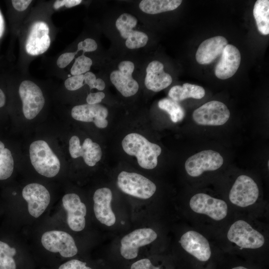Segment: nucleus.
<instances>
[{
    "instance_id": "dca6fc26",
    "label": "nucleus",
    "mask_w": 269,
    "mask_h": 269,
    "mask_svg": "<svg viewBox=\"0 0 269 269\" xmlns=\"http://www.w3.org/2000/svg\"><path fill=\"white\" fill-rule=\"evenodd\" d=\"M113 194L107 187L97 189L93 196L92 209L95 219L101 224L108 227L113 226L116 218L111 207Z\"/></svg>"
},
{
    "instance_id": "c9c22d12",
    "label": "nucleus",
    "mask_w": 269,
    "mask_h": 269,
    "mask_svg": "<svg viewBox=\"0 0 269 269\" xmlns=\"http://www.w3.org/2000/svg\"><path fill=\"white\" fill-rule=\"evenodd\" d=\"M98 47L97 42L92 38H87L78 44L77 53L80 50L83 51V54L85 52L95 51Z\"/></svg>"
},
{
    "instance_id": "a211bd4d",
    "label": "nucleus",
    "mask_w": 269,
    "mask_h": 269,
    "mask_svg": "<svg viewBox=\"0 0 269 269\" xmlns=\"http://www.w3.org/2000/svg\"><path fill=\"white\" fill-rule=\"evenodd\" d=\"M49 32V27L45 22L37 21L33 23L26 41V52L36 56L46 51L50 45Z\"/></svg>"
},
{
    "instance_id": "49530a36",
    "label": "nucleus",
    "mask_w": 269,
    "mask_h": 269,
    "mask_svg": "<svg viewBox=\"0 0 269 269\" xmlns=\"http://www.w3.org/2000/svg\"><path fill=\"white\" fill-rule=\"evenodd\" d=\"M2 217V211L0 207V218Z\"/></svg>"
},
{
    "instance_id": "5701e85b",
    "label": "nucleus",
    "mask_w": 269,
    "mask_h": 269,
    "mask_svg": "<svg viewBox=\"0 0 269 269\" xmlns=\"http://www.w3.org/2000/svg\"><path fill=\"white\" fill-rule=\"evenodd\" d=\"M205 94L204 89L200 86L186 83L183 85L173 86L168 92L170 99L176 101H181L187 98L201 99Z\"/></svg>"
},
{
    "instance_id": "f3484780",
    "label": "nucleus",
    "mask_w": 269,
    "mask_h": 269,
    "mask_svg": "<svg viewBox=\"0 0 269 269\" xmlns=\"http://www.w3.org/2000/svg\"><path fill=\"white\" fill-rule=\"evenodd\" d=\"M182 248L200 263L208 262L211 257V250L207 239L195 231H189L181 237Z\"/></svg>"
},
{
    "instance_id": "393cba45",
    "label": "nucleus",
    "mask_w": 269,
    "mask_h": 269,
    "mask_svg": "<svg viewBox=\"0 0 269 269\" xmlns=\"http://www.w3.org/2000/svg\"><path fill=\"white\" fill-rule=\"evenodd\" d=\"M253 15L259 31L263 35L269 34V0H257L254 7Z\"/></svg>"
},
{
    "instance_id": "aec40b11",
    "label": "nucleus",
    "mask_w": 269,
    "mask_h": 269,
    "mask_svg": "<svg viewBox=\"0 0 269 269\" xmlns=\"http://www.w3.org/2000/svg\"><path fill=\"white\" fill-rule=\"evenodd\" d=\"M241 59L239 49L235 46L228 44L224 48L221 58L215 68L216 76L222 80L233 76L239 67Z\"/></svg>"
},
{
    "instance_id": "a18cd8bd",
    "label": "nucleus",
    "mask_w": 269,
    "mask_h": 269,
    "mask_svg": "<svg viewBox=\"0 0 269 269\" xmlns=\"http://www.w3.org/2000/svg\"><path fill=\"white\" fill-rule=\"evenodd\" d=\"M230 269H251L244 266H237L232 268Z\"/></svg>"
},
{
    "instance_id": "9b49d317",
    "label": "nucleus",
    "mask_w": 269,
    "mask_h": 269,
    "mask_svg": "<svg viewBox=\"0 0 269 269\" xmlns=\"http://www.w3.org/2000/svg\"><path fill=\"white\" fill-rule=\"evenodd\" d=\"M223 162V157L217 151L204 150L188 158L185 163V169L190 176L198 177L205 171L217 170Z\"/></svg>"
},
{
    "instance_id": "c85d7f7f",
    "label": "nucleus",
    "mask_w": 269,
    "mask_h": 269,
    "mask_svg": "<svg viewBox=\"0 0 269 269\" xmlns=\"http://www.w3.org/2000/svg\"><path fill=\"white\" fill-rule=\"evenodd\" d=\"M40 269H98L97 266L84 257L66 260L54 267Z\"/></svg>"
},
{
    "instance_id": "473e14b6",
    "label": "nucleus",
    "mask_w": 269,
    "mask_h": 269,
    "mask_svg": "<svg viewBox=\"0 0 269 269\" xmlns=\"http://www.w3.org/2000/svg\"><path fill=\"white\" fill-rule=\"evenodd\" d=\"M84 84V74L70 77L64 82L65 88L70 91L77 90Z\"/></svg>"
},
{
    "instance_id": "6e6552de",
    "label": "nucleus",
    "mask_w": 269,
    "mask_h": 269,
    "mask_svg": "<svg viewBox=\"0 0 269 269\" xmlns=\"http://www.w3.org/2000/svg\"><path fill=\"white\" fill-rule=\"evenodd\" d=\"M157 237L156 232L150 228H141L134 230L125 235L121 240L120 253L126 260L137 258L140 248L149 245Z\"/></svg>"
},
{
    "instance_id": "1a4fd4ad",
    "label": "nucleus",
    "mask_w": 269,
    "mask_h": 269,
    "mask_svg": "<svg viewBox=\"0 0 269 269\" xmlns=\"http://www.w3.org/2000/svg\"><path fill=\"white\" fill-rule=\"evenodd\" d=\"M227 237L242 249H257L265 243L264 236L242 220L236 221L230 226Z\"/></svg>"
},
{
    "instance_id": "39448f33",
    "label": "nucleus",
    "mask_w": 269,
    "mask_h": 269,
    "mask_svg": "<svg viewBox=\"0 0 269 269\" xmlns=\"http://www.w3.org/2000/svg\"><path fill=\"white\" fill-rule=\"evenodd\" d=\"M122 145L127 154L136 157L141 167L152 169L157 166V158L161 152V147L140 134L134 133L127 134L123 138Z\"/></svg>"
},
{
    "instance_id": "4be33fe9",
    "label": "nucleus",
    "mask_w": 269,
    "mask_h": 269,
    "mask_svg": "<svg viewBox=\"0 0 269 269\" xmlns=\"http://www.w3.org/2000/svg\"><path fill=\"white\" fill-rule=\"evenodd\" d=\"M227 40L223 36H217L203 41L199 46L195 58L200 64H208L221 55L226 46Z\"/></svg>"
},
{
    "instance_id": "0eeeda50",
    "label": "nucleus",
    "mask_w": 269,
    "mask_h": 269,
    "mask_svg": "<svg viewBox=\"0 0 269 269\" xmlns=\"http://www.w3.org/2000/svg\"><path fill=\"white\" fill-rule=\"evenodd\" d=\"M117 183L124 193L141 199L150 198L156 190V186L152 181L135 172H121Z\"/></svg>"
},
{
    "instance_id": "a878e982",
    "label": "nucleus",
    "mask_w": 269,
    "mask_h": 269,
    "mask_svg": "<svg viewBox=\"0 0 269 269\" xmlns=\"http://www.w3.org/2000/svg\"><path fill=\"white\" fill-rule=\"evenodd\" d=\"M14 159L11 152L0 140V182L9 179L14 171Z\"/></svg>"
},
{
    "instance_id": "a19ab883",
    "label": "nucleus",
    "mask_w": 269,
    "mask_h": 269,
    "mask_svg": "<svg viewBox=\"0 0 269 269\" xmlns=\"http://www.w3.org/2000/svg\"><path fill=\"white\" fill-rule=\"evenodd\" d=\"M96 79V75L91 72L89 71L84 74V84L88 85L91 90L93 89V85Z\"/></svg>"
},
{
    "instance_id": "bb28decb",
    "label": "nucleus",
    "mask_w": 269,
    "mask_h": 269,
    "mask_svg": "<svg viewBox=\"0 0 269 269\" xmlns=\"http://www.w3.org/2000/svg\"><path fill=\"white\" fill-rule=\"evenodd\" d=\"M102 156L100 145L90 138H86L81 145V156L85 163L89 166H94L101 160Z\"/></svg>"
},
{
    "instance_id": "2eb2a0df",
    "label": "nucleus",
    "mask_w": 269,
    "mask_h": 269,
    "mask_svg": "<svg viewBox=\"0 0 269 269\" xmlns=\"http://www.w3.org/2000/svg\"><path fill=\"white\" fill-rule=\"evenodd\" d=\"M134 69V63L125 60L119 64L118 70L113 71L110 74L111 82L125 97L134 96L138 90V84L132 76Z\"/></svg>"
},
{
    "instance_id": "c756f323",
    "label": "nucleus",
    "mask_w": 269,
    "mask_h": 269,
    "mask_svg": "<svg viewBox=\"0 0 269 269\" xmlns=\"http://www.w3.org/2000/svg\"><path fill=\"white\" fill-rule=\"evenodd\" d=\"M137 23V20L135 17L131 14L124 13L119 16L115 24L121 36L124 39H127L133 31V28L135 27Z\"/></svg>"
},
{
    "instance_id": "72a5a7b5",
    "label": "nucleus",
    "mask_w": 269,
    "mask_h": 269,
    "mask_svg": "<svg viewBox=\"0 0 269 269\" xmlns=\"http://www.w3.org/2000/svg\"><path fill=\"white\" fill-rule=\"evenodd\" d=\"M69 152L73 158L81 156V145L79 138L76 135L72 136L69 140Z\"/></svg>"
},
{
    "instance_id": "9d476101",
    "label": "nucleus",
    "mask_w": 269,
    "mask_h": 269,
    "mask_svg": "<svg viewBox=\"0 0 269 269\" xmlns=\"http://www.w3.org/2000/svg\"><path fill=\"white\" fill-rule=\"evenodd\" d=\"M230 112L227 106L218 101L207 102L195 109L192 118L198 125L218 126L225 124L229 120Z\"/></svg>"
},
{
    "instance_id": "2f4dec72",
    "label": "nucleus",
    "mask_w": 269,
    "mask_h": 269,
    "mask_svg": "<svg viewBox=\"0 0 269 269\" xmlns=\"http://www.w3.org/2000/svg\"><path fill=\"white\" fill-rule=\"evenodd\" d=\"M92 59L84 54L78 57L70 70L73 76L80 75L89 72L92 65Z\"/></svg>"
},
{
    "instance_id": "4c0bfd02",
    "label": "nucleus",
    "mask_w": 269,
    "mask_h": 269,
    "mask_svg": "<svg viewBox=\"0 0 269 269\" xmlns=\"http://www.w3.org/2000/svg\"><path fill=\"white\" fill-rule=\"evenodd\" d=\"M105 97V94L102 92L91 93L87 95L86 101L88 104H98L102 101Z\"/></svg>"
},
{
    "instance_id": "f8f14e48",
    "label": "nucleus",
    "mask_w": 269,
    "mask_h": 269,
    "mask_svg": "<svg viewBox=\"0 0 269 269\" xmlns=\"http://www.w3.org/2000/svg\"><path fill=\"white\" fill-rule=\"evenodd\" d=\"M259 189L256 182L246 175L238 176L229 192L230 202L240 207L251 206L257 201Z\"/></svg>"
},
{
    "instance_id": "f704fd0d",
    "label": "nucleus",
    "mask_w": 269,
    "mask_h": 269,
    "mask_svg": "<svg viewBox=\"0 0 269 269\" xmlns=\"http://www.w3.org/2000/svg\"><path fill=\"white\" fill-rule=\"evenodd\" d=\"M130 269H162L154 265L148 258H143L134 261L131 264Z\"/></svg>"
},
{
    "instance_id": "37998d69",
    "label": "nucleus",
    "mask_w": 269,
    "mask_h": 269,
    "mask_svg": "<svg viewBox=\"0 0 269 269\" xmlns=\"http://www.w3.org/2000/svg\"><path fill=\"white\" fill-rule=\"evenodd\" d=\"M6 102V97L3 91L0 88V108L3 107Z\"/></svg>"
},
{
    "instance_id": "cd10ccee",
    "label": "nucleus",
    "mask_w": 269,
    "mask_h": 269,
    "mask_svg": "<svg viewBox=\"0 0 269 269\" xmlns=\"http://www.w3.org/2000/svg\"><path fill=\"white\" fill-rule=\"evenodd\" d=\"M158 106L160 109L169 114L173 123L180 122L184 117V110L178 102L171 99L164 98L158 102Z\"/></svg>"
},
{
    "instance_id": "7ed1b4c3",
    "label": "nucleus",
    "mask_w": 269,
    "mask_h": 269,
    "mask_svg": "<svg viewBox=\"0 0 269 269\" xmlns=\"http://www.w3.org/2000/svg\"><path fill=\"white\" fill-rule=\"evenodd\" d=\"M0 269H38L24 234L3 222L0 225Z\"/></svg>"
},
{
    "instance_id": "f03ea898",
    "label": "nucleus",
    "mask_w": 269,
    "mask_h": 269,
    "mask_svg": "<svg viewBox=\"0 0 269 269\" xmlns=\"http://www.w3.org/2000/svg\"><path fill=\"white\" fill-rule=\"evenodd\" d=\"M10 194L0 203L2 222L22 233L44 221L55 206L49 190L38 182L24 185L19 197L13 191Z\"/></svg>"
},
{
    "instance_id": "20e7f679",
    "label": "nucleus",
    "mask_w": 269,
    "mask_h": 269,
    "mask_svg": "<svg viewBox=\"0 0 269 269\" xmlns=\"http://www.w3.org/2000/svg\"><path fill=\"white\" fill-rule=\"evenodd\" d=\"M49 216L75 235L87 228L88 207L78 194L67 193L54 206Z\"/></svg>"
},
{
    "instance_id": "b1692460",
    "label": "nucleus",
    "mask_w": 269,
    "mask_h": 269,
    "mask_svg": "<svg viewBox=\"0 0 269 269\" xmlns=\"http://www.w3.org/2000/svg\"><path fill=\"white\" fill-rule=\"evenodd\" d=\"M182 2L181 0H142L139 7L146 13L154 14L174 10Z\"/></svg>"
},
{
    "instance_id": "6ab92c4d",
    "label": "nucleus",
    "mask_w": 269,
    "mask_h": 269,
    "mask_svg": "<svg viewBox=\"0 0 269 269\" xmlns=\"http://www.w3.org/2000/svg\"><path fill=\"white\" fill-rule=\"evenodd\" d=\"M108 115L107 108L99 104L77 105L71 110V116L74 119L84 122H93L100 129L107 127L108 122L106 118Z\"/></svg>"
},
{
    "instance_id": "58836bf2",
    "label": "nucleus",
    "mask_w": 269,
    "mask_h": 269,
    "mask_svg": "<svg viewBox=\"0 0 269 269\" xmlns=\"http://www.w3.org/2000/svg\"><path fill=\"white\" fill-rule=\"evenodd\" d=\"M81 2V0H57L54 2L53 7L56 9L63 6L70 8L78 5Z\"/></svg>"
},
{
    "instance_id": "c03bdc74",
    "label": "nucleus",
    "mask_w": 269,
    "mask_h": 269,
    "mask_svg": "<svg viewBox=\"0 0 269 269\" xmlns=\"http://www.w3.org/2000/svg\"><path fill=\"white\" fill-rule=\"evenodd\" d=\"M4 30V22L3 16L0 11V38L2 36Z\"/></svg>"
},
{
    "instance_id": "412c9836",
    "label": "nucleus",
    "mask_w": 269,
    "mask_h": 269,
    "mask_svg": "<svg viewBox=\"0 0 269 269\" xmlns=\"http://www.w3.org/2000/svg\"><path fill=\"white\" fill-rule=\"evenodd\" d=\"M172 82L171 76L164 71L161 62L154 60L148 64L144 79L145 86L148 90L159 92L168 87Z\"/></svg>"
},
{
    "instance_id": "e433bc0d",
    "label": "nucleus",
    "mask_w": 269,
    "mask_h": 269,
    "mask_svg": "<svg viewBox=\"0 0 269 269\" xmlns=\"http://www.w3.org/2000/svg\"><path fill=\"white\" fill-rule=\"evenodd\" d=\"M77 53L66 52L62 54L57 60V65L60 68H64L68 66L70 63L74 59L75 55Z\"/></svg>"
},
{
    "instance_id": "79ce46f5",
    "label": "nucleus",
    "mask_w": 269,
    "mask_h": 269,
    "mask_svg": "<svg viewBox=\"0 0 269 269\" xmlns=\"http://www.w3.org/2000/svg\"><path fill=\"white\" fill-rule=\"evenodd\" d=\"M106 87V84L104 80L101 78H97L93 88L97 89L98 90H103Z\"/></svg>"
},
{
    "instance_id": "f257e3e1",
    "label": "nucleus",
    "mask_w": 269,
    "mask_h": 269,
    "mask_svg": "<svg viewBox=\"0 0 269 269\" xmlns=\"http://www.w3.org/2000/svg\"><path fill=\"white\" fill-rule=\"evenodd\" d=\"M38 269L54 267L81 256L75 235L49 215L40 224L23 233Z\"/></svg>"
},
{
    "instance_id": "4468645a",
    "label": "nucleus",
    "mask_w": 269,
    "mask_h": 269,
    "mask_svg": "<svg viewBox=\"0 0 269 269\" xmlns=\"http://www.w3.org/2000/svg\"><path fill=\"white\" fill-rule=\"evenodd\" d=\"M189 205L193 212L206 215L215 221L224 219L228 213V205L225 201L205 193L193 195L190 200Z\"/></svg>"
},
{
    "instance_id": "423d86ee",
    "label": "nucleus",
    "mask_w": 269,
    "mask_h": 269,
    "mask_svg": "<svg viewBox=\"0 0 269 269\" xmlns=\"http://www.w3.org/2000/svg\"><path fill=\"white\" fill-rule=\"evenodd\" d=\"M29 156L32 166L40 175L51 178L59 173L60 161L46 141L32 142L29 146Z\"/></svg>"
},
{
    "instance_id": "ea45409f",
    "label": "nucleus",
    "mask_w": 269,
    "mask_h": 269,
    "mask_svg": "<svg viewBox=\"0 0 269 269\" xmlns=\"http://www.w3.org/2000/svg\"><path fill=\"white\" fill-rule=\"evenodd\" d=\"M31 1V0H13L11 2L16 10L22 11L28 7Z\"/></svg>"
},
{
    "instance_id": "7c9ffc66",
    "label": "nucleus",
    "mask_w": 269,
    "mask_h": 269,
    "mask_svg": "<svg viewBox=\"0 0 269 269\" xmlns=\"http://www.w3.org/2000/svg\"><path fill=\"white\" fill-rule=\"evenodd\" d=\"M148 39V36L144 32L133 30L126 39L125 44L129 49L139 48L147 44Z\"/></svg>"
},
{
    "instance_id": "ddd939ff",
    "label": "nucleus",
    "mask_w": 269,
    "mask_h": 269,
    "mask_svg": "<svg viewBox=\"0 0 269 269\" xmlns=\"http://www.w3.org/2000/svg\"><path fill=\"white\" fill-rule=\"evenodd\" d=\"M18 93L22 101L24 117L28 120L34 119L45 104V99L41 89L33 82L24 80L20 84Z\"/></svg>"
}]
</instances>
